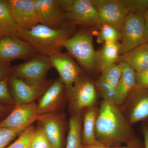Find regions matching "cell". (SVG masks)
Returning a JSON list of instances; mask_svg holds the SVG:
<instances>
[{
    "label": "cell",
    "mask_w": 148,
    "mask_h": 148,
    "mask_svg": "<svg viewBox=\"0 0 148 148\" xmlns=\"http://www.w3.org/2000/svg\"><path fill=\"white\" fill-rule=\"evenodd\" d=\"M120 147H110L104 145L99 142L97 144L95 145H92L88 146H83V148H119Z\"/></svg>",
    "instance_id": "cell-35"
},
{
    "label": "cell",
    "mask_w": 148,
    "mask_h": 148,
    "mask_svg": "<svg viewBox=\"0 0 148 148\" xmlns=\"http://www.w3.org/2000/svg\"><path fill=\"white\" fill-rule=\"evenodd\" d=\"M30 148H52L42 128L35 129L30 143Z\"/></svg>",
    "instance_id": "cell-28"
},
{
    "label": "cell",
    "mask_w": 148,
    "mask_h": 148,
    "mask_svg": "<svg viewBox=\"0 0 148 148\" xmlns=\"http://www.w3.org/2000/svg\"><path fill=\"white\" fill-rule=\"evenodd\" d=\"M52 67L55 68L66 88L71 86L81 75L79 67L68 54L58 52L49 56Z\"/></svg>",
    "instance_id": "cell-14"
},
{
    "label": "cell",
    "mask_w": 148,
    "mask_h": 148,
    "mask_svg": "<svg viewBox=\"0 0 148 148\" xmlns=\"http://www.w3.org/2000/svg\"><path fill=\"white\" fill-rule=\"evenodd\" d=\"M35 129L34 126L30 125L21 132L14 143L5 148H30V143Z\"/></svg>",
    "instance_id": "cell-26"
},
{
    "label": "cell",
    "mask_w": 148,
    "mask_h": 148,
    "mask_svg": "<svg viewBox=\"0 0 148 148\" xmlns=\"http://www.w3.org/2000/svg\"><path fill=\"white\" fill-rule=\"evenodd\" d=\"M136 82L134 90L148 89V69L135 72Z\"/></svg>",
    "instance_id": "cell-30"
},
{
    "label": "cell",
    "mask_w": 148,
    "mask_h": 148,
    "mask_svg": "<svg viewBox=\"0 0 148 148\" xmlns=\"http://www.w3.org/2000/svg\"><path fill=\"white\" fill-rule=\"evenodd\" d=\"M128 123L132 125L148 121V89L133 90L120 106Z\"/></svg>",
    "instance_id": "cell-9"
},
{
    "label": "cell",
    "mask_w": 148,
    "mask_h": 148,
    "mask_svg": "<svg viewBox=\"0 0 148 148\" xmlns=\"http://www.w3.org/2000/svg\"><path fill=\"white\" fill-rule=\"evenodd\" d=\"M52 68L49 56H34L29 61L14 66L12 70L13 77L29 84L40 85L46 82L48 71Z\"/></svg>",
    "instance_id": "cell-6"
},
{
    "label": "cell",
    "mask_w": 148,
    "mask_h": 148,
    "mask_svg": "<svg viewBox=\"0 0 148 148\" xmlns=\"http://www.w3.org/2000/svg\"><path fill=\"white\" fill-rule=\"evenodd\" d=\"M0 100L8 103L14 102L9 92L7 78L0 80Z\"/></svg>",
    "instance_id": "cell-31"
},
{
    "label": "cell",
    "mask_w": 148,
    "mask_h": 148,
    "mask_svg": "<svg viewBox=\"0 0 148 148\" xmlns=\"http://www.w3.org/2000/svg\"><path fill=\"white\" fill-rule=\"evenodd\" d=\"M8 64L0 63V80L6 78L8 71Z\"/></svg>",
    "instance_id": "cell-34"
},
{
    "label": "cell",
    "mask_w": 148,
    "mask_h": 148,
    "mask_svg": "<svg viewBox=\"0 0 148 148\" xmlns=\"http://www.w3.org/2000/svg\"><path fill=\"white\" fill-rule=\"evenodd\" d=\"M121 75L116 89L114 103L120 106L134 90L136 82L135 71L128 64L119 62Z\"/></svg>",
    "instance_id": "cell-19"
},
{
    "label": "cell",
    "mask_w": 148,
    "mask_h": 148,
    "mask_svg": "<svg viewBox=\"0 0 148 148\" xmlns=\"http://www.w3.org/2000/svg\"><path fill=\"white\" fill-rule=\"evenodd\" d=\"M97 105L85 109L83 112L82 141L83 146L92 145L99 143L95 135V126L98 115Z\"/></svg>",
    "instance_id": "cell-20"
},
{
    "label": "cell",
    "mask_w": 148,
    "mask_h": 148,
    "mask_svg": "<svg viewBox=\"0 0 148 148\" xmlns=\"http://www.w3.org/2000/svg\"><path fill=\"white\" fill-rule=\"evenodd\" d=\"M66 89L71 116L97 105L98 92L95 84L90 79L81 75Z\"/></svg>",
    "instance_id": "cell-3"
},
{
    "label": "cell",
    "mask_w": 148,
    "mask_h": 148,
    "mask_svg": "<svg viewBox=\"0 0 148 148\" xmlns=\"http://www.w3.org/2000/svg\"><path fill=\"white\" fill-rule=\"evenodd\" d=\"M120 52L119 42H105L101 50L96 52V68L101 73L114 66L118 61Z\"/></svg>",
    "instance_id": "cell-21"
},
{
    "label": "cell",
    "mask_w": 148,
    "mask_h": 148,
    "mask_svg": "<svg viewBox=\"0 0 148 148\" xmlns=\"http://www.w3.org/2000/svg\"><path fill=\"white\" fill-rule=\"evenodd\" d=\"M62 46L86 71H91L96 68V51L93 47L92 35L89 32H78L65 40Z\"/></svg>",
    "instance_id": "cell-4"
},
{
    "label": "cell",
    "mask_w": 148,
    "mask_h": 148,
    "mask_svg": "<svg viewBox=\"0 0 148 148\" xmlns=\"http://www.w3.org/2000/svg\"><path fill=\"white\" fill-rule=\"evenodd\" d=\"M7 1L19 29H29L39 24L35 8V0H8Z\"/></svg>",
    "instance_id": "cell-13"
},
{
    "label": "cell",
    "mask_w": 148,
    "mask_h": 148,
    "mask_svg": "<svg viewBox=\"0 0 148 148\" xmlns=\"http://www.w3.org/2000/svg\"><path fill=\"white\" fill-rule=\"evenodd\" d=\"M38 121L52 148H63L65 127L64 116L52 113L40 116Z\"/></svg>",
    "instance_id": "cell-15"
},
{
    "label": "cell",
    "mask_w": 148,
    "mask_h": 148,
    "mask_svg": "<svg viewBox=\"0 0 148 148\" xmlns=\"http://www.w3.org/2000/svg\"><path fill=\"white\" fill-rule=\"evenodd\" d=\"M97 13L100 25H108L121 33L128 12L123 0H91Z\"/></svg>",
    "instance_id": "cell-8"
},
{
    "label": "cell",
    "mask_w": 148,
    "mask_h": 148,
    "mask_svg": "<svg viewBox=\"0 0 148 148\" xmlns=\"http://www.w3.org/2000/svg\"><path fill=\"white\" fill-rule=\"evenodd\" d=\"M95 135L100 143L112 147H120L136 137L135 131L119 106L102 100L98 108Z\"/></svg>",
    "instance_id": "cell-1"
},
{
    "label": "cell",
    "mask_w": 148,
    "mask_h": 148,
    "mask_svg": "<svg viewBox=\"0 0 148 148\" xmlns=\"http://www.w3.org/2000/svg\"><path fill=\"white\" fill-rule=\"evenodd\" d=\"M18 27L11 12L7 1L0 0V38H18Z\"/></svg>",
    "instance_id": "cell-23"
},
{
    "label": "cell",
    "mask_w": 148,
    "mask_h": 148,
    "mask_svg": "<svg viewBox=\"0 0 148 148\" xmlns=\"http://www.w3.org/2000/svg\"><path fill=\"white\" fill-rule=\"evenodd\" d=\"M128 14L143 15L148 9V0H123Z\"/></svg>",
    "instance_id": "cell-27"
},
{
    "label": "cell",
    "mask_w": 148,
    "mask_h": 148,
    "mask_svg": "<svg viewBox=\"0 0 148 148\" xmlns=\"http://www.w3.org/2000/svg\"><path fill=\"white\" fill-rule=\"evenodd\" d=\"M71 29L68 25L54 29L38 24L30 29H18V35L36 51L50 56L60 52L64 41L70 37Z\"/></svg>",
    "instance_id": "cell-2"
},
{
    "label": "cell",
    "mask_w": 148,
    "mask_h": 148,
    "mask_svg": "<svg viewBox=\"0 0 148 148\" xmlns=\"http://www.w3.org/2000/svg\"><path fill=\"white\" fill-rule=\"evenodd\" d=\"M68 21L73 25L100 26L98 13L91 0H58Z\"/></svg>",
    "instance_id": "cell-5"
},
{
    "label": "cell",
    "mask_w": 148,
    "mask_h": 148,
    "mask_svg": "<svg viewBox=\"0 0 148 148\" xmlns=\"http://www.w3.org/2000/svg\"><path fill=\"white\" fill-rule=\"evenodd\" d=\"M10 81L16 105L34 102L48 88L46 82L40 85L30 84L14 77H12Z\"/></svg>",
    "instance_id": "cell-18"
},
{
    "label": "cell",
    "mask_w": 148,
    "mask_h": 148,
    "mask_svg": "<svg viewBox=\"0 0 148 148\" xmlns=\"http://www.w3.org/2000/svg\"><path fill=\"white\" fill-rule=\"evenodd\" d=\"M3 109V106H2L0 105V111L2 110Z\"/></svg>",
    "instance_id": "cell-37"
},
{
    "label": "cell",
    "mask_w": 148,
    "mask_h": 148,
    "mask_svg": "<svg viewBox=\"0 0 148 148\" xmlns=\"http://www.w3.org/2000/svg\"><path fill=\"white\" fill-rule=\"evenodd\" d=\"M143 18H144V23H145L146 33L148 39V9L143 14Z\"/></svg>",
    "instance_id": "cell-36"
},
{
    "label": "cell",
    "mask_w": 148,
    "mask_h": 148,
    "mask_svg": "<svg viewBox=\"0 0 148 148\" xmlns=\"http://www.w3.org/2000/svg\"><path fill=\"white\" fill-rule=\"evenodd\" d=\"M24 130L0 127V148H5L12 140Z\"/></svg>",
    "instance_id": "cell-29"
},
{
    "label": "cell",
    "mask_w": 148,
    "mask_h": 148,
    "mask_svg": "<svg viewBox=\"0 0 148 148\" xmlns=\"http://www.w3.org/2000/svg\"><path fill=\"white\" fill-rule=\"evenodd\" d=\"M66 87L60 79L47 88L37 104L39 116L54 113L63 101Z\"/></svg>",
    "instance_id": "cell-17"
},
{
    "label": "cell",
    "mask_w": 148,
    "mask_h": 148,
    "mask_svg": "<svg viewBox=\"0 0 148 148\" xmlns=\"http://www.w3.org/2000/svg\"><path fill=\"white\" fill-rule=\"evenodd\" d=\"M121 75V68L119 64L101 72L94 84L102 100L114 103L115 92Z\"/></svg>",
    "instance_id": "cell-16"
},
{
    "label": "cell",
    "mask_w": 148,
    "mask_h": 148,
    "mask_svg": "<svg viewBox=\"0 0 148 148\" xmlns=\"http://www.w3.org/2000/svg\"><path fill=\"white\" fill-rule=\"evenodd\" d=\"M40 116L35 102L17 104L9 116L0 123V127L25 130L34 122L38 120Z\"/></svg>",
    "instance_id": "cell-12"
},
{
    "label": "cell",
    "mask_w": 148,
    "mask_h": 148,
    "mask_svg": "<svg viewBox=\"0 0 148 148\" xmlns=\"http://www.w3.org/2000/svg\"><path fill=\"white\" fill-rule=\"evenodd\" d=\"M36 51L28 43L19 38H0V63L9 64L15 59H30L35 56Z\"/></svg>",
    "instance_id": "cell-11"
},
{
    "label": "cell",
    "mask_w": 148,
    "mask_h": 148,
    "mask_svg": "<svg viewBox=\"0 0 148 148\" xmlns=\"http://www.w3.org/2000/svg\"><path fill=\"white\" fill-rule=\"evenodd\" d=\"M119 148H144V143L140 138L136 136L124 146H121Z\"/></svg>",
    "instance_id": "cell-32"
},
{
    "label": "cell",
    "mask_w": 148,
    "mask_h": 148,
    "mask_svg": "<svg viewBox=\"0 0 148 148\" xmlns=\"http://www.w3.org/2000/svg\"><path fill=\"white\" fill-rule=\"evenodd\" d=\"M141 130L144 137V148H148V121L142 122Z\"/></svg>",
    "instance_id": "cell-33"
},
{
    "label": "cell",
    "mask_w": 148,
    "mask_h": 148,
    "mask_svg": "<svg viewBox=\"0 0 148 148\" xmlns=\"http://www.w3.org/2000/svg\"><path fill=\"white\" fill-rule=\"evenodd\" d=\"M35 6L39 24L54 29L68 25L66 12L58 0H35Z\"/></svg>",
    "instance_id": "cell-10"
},
{
    "label": "cell",
    "mask_w": 148,
    "mask_h": 148,
    "mask_svg": "<svg viewBox=\"0 0 148 148\" xmlns=\"http://www.w3.org/2000/svg\"><path fill=\"white\" fill-rule=\"evenodd\" d=\"M83 112L72 116L69 120L66 148H83L81 136Z\"/></svg>",
    "instance_id": "cell-24"
},
{
    "label": "cell",
    "mask_w": 148,
    "mask_h": 148,
    "mask_svg": "<svg viewBox=\"0 0 148 148\" xmlns=\"http://www.w3.org/2000/svg\"><path fill=\"white\" fill-rule=\"evenodd\" d=\"M97 37L99 42H116L121 40L122 34L114 27L108 25H101Z\"/></svg>",
    "instance_id": "cell-25"
},
{
    "label": "cell",
    "mask_w": 148,
    "mask_h": 148,
    "mask_svg": "<svg viewBox=\"0 0 148 148\" xmlns=\"http://www.w3.org/2000/svg\"><path fill=\"white\" fill-rule=\"evenodd\" d=\"M118 61L128 64L135 72L148 69V42L120 56Z\"/></svg>",
    "instance_id": "cell-22"
},
{
    "label": "cell",
    "mask_w": 148,
    "mask_h": 148,
    "mask_svg": "<svg viewBox=\"0 0 148 148\" xmlns=\"http://www.w3.org/2000/svg\"><path fill=\"white\" fill-rule=\"evenodd\" d=\"M121 34L120 55L148 42L143 15L129 14L123 23Z\"/></svg>",
    "instance_id": "cell-7"
}]
</instances>
